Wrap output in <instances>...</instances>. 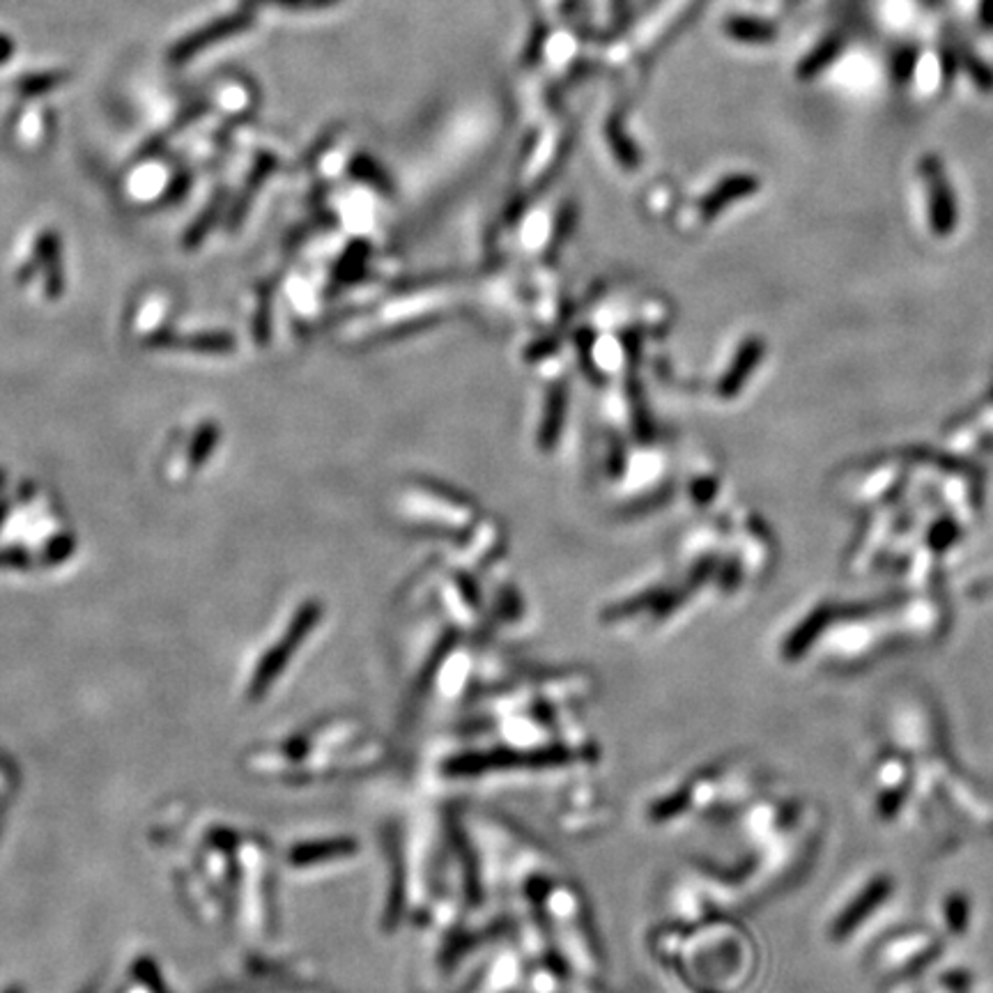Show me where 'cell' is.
<instances>
[{"instance_id": "cell-1", "label": "cell", "mask_w": 993, "mask_h": 993, "mask_svg": "<svg viewBox=\"0 0 993 993\" xmlns=\"http://www.w3.org/2000/svg\"><path fill=\"white\" fill-rule=\"evenodd\" d=\"M214 437H216L214 426H205L201 433H198L196 444H193V451H191V458H193L196 465H201L205 460L208 451L212 449V444H214Z\"/></svg>"}, {"instance_id": "cell-3", "label": "cell", "mask_w": 993, "mask_h": 993, "mask_svg": "<svg viewBox=\"0 0 993 993\" xmlns=\"http://www.w3.org/2000/svg\"><path fill=\"white\" fill-rule=\"evenodd\" d=\"M982 21L986 23L989 29H993V0H984V8H982Z\"/></svg>"}, {"instance_id": "cell-4", "label": "cell", "mask_w": 993, "mask_h": 993, "mask_svg": "<svg viewBox=\"0 0 993 993\" xmlns=\"http://www.w3.org/2000/svg\"><path fill=\"white\" fill-rule=\"evenodd\" d=\"M5 511H8V506H5V504H0V523H3V517H5Z\"/></svg>"}, {"instance_id": "cell-2", "label": "cell", "mask_w": 993, "mask_h": 993, "mask_svg": "<svg viewBox=\"0 0 993 993\" xmlns=\"http://www.w3.org/2000/svg\"><path fill=\"white\" fill-rule=\"evenodd\" d=\"M40 254L48 258V265L58 263V260H56L58 256L54 258V254H58V244H54V239H42V242H40ZM48 275H52V277H48V292H52V297H54V281H56V286L60 288V279L54 277V267L48 269Z\"/></svg>"}]
</instances>
